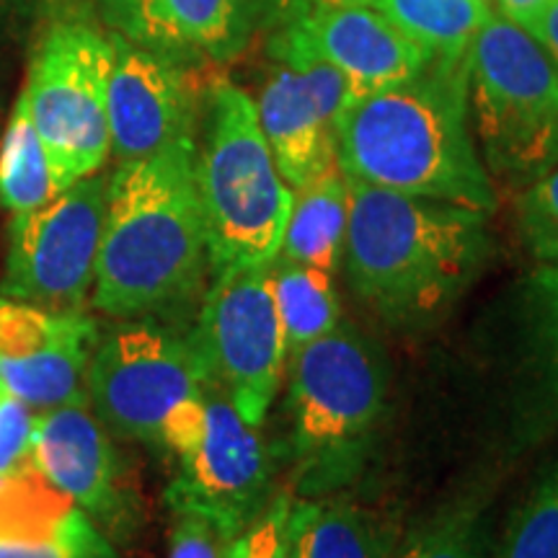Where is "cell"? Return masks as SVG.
Returning <instances> with one entry per match:
<instances>
[{
  "label": "cell",
  "mask_w": 558,
  "mask_h": 558,
  "mask_svg": "<svg viewBox=\"0 0 558 558\" xmlns=\"http://www.w3.org/2000/svg\"><path fill=\"white\" fill-rule=\"evenodd\" d=\"M197 135L109 177L107 215L90 290L94 311L117 320L192 326L209 284L197 177Z\"/></svg>",
  "instance_id": "obj_1"
},
{
  "label": "cell",
  "mask_w": 558,
  "mask_h": 558,
  "mask_svg": "<svg viewBox=\"0 0 558 558\" xmlns=\"http://www.w3.org/2000/svg\"><path fill=\"white\" fill-rule=\"evenodd\" d=\"M347 186L349 288L390 329L439 324L492 259L488 215L349 177Z\"/></svg>",
  "instance_id": "obj_2"
},
{
  "label": "cell",
  "mask_w": 558,
  "mask_h": 558,
  "mask_svg": "<svg viewBox=\"0 0 558 558\" xmlns=\"http://www.w3.org/2000/svg\"><path fill=\"white\" fill-rule=\"evenodd\" d=\"M344 177L492 215L497 192L469 117V58L432 60L414 78L347 104L337 120Z\"/></svg>",
  "instance_id": "obj_3"
},
{
  "label": "cell",
  "mask_w": 558,
  "mask_h": 558,
  "mask_svg": "<svg viewBox=\"0 0 558 558\" xmlns=\"http://www.w3.org/2000/svg\"><path fill=\"white\" fill-rule=\"evenodd\" d=\"M282 463L298 499L344 492L367 469L388 407V362L352 320L288 354Z\"/></svg>",
  "instance_id": "obj_4"
},
{
  "label": "cell",
  "mask_w": 558,
  "mask_h": 558,
  "mask_svg": "<svg viewBox=\"0 0 558 558\" xmlns=\"http://www.w3.org/2000/svg\"><path fill=\"white\" fill-rule=\"evenodd\" d=\"M194 177L209 279L230 269L269 267L282 248L295 194L279 177L256 101L230 81L213 83L205 96Z\"/></svg>",
  "instance_id": "obj_5"
},
{
  "label": "cell",
  "mask_w": 558,
  "mask_h": 558,
  "mask_svg": "<svg viewBox=\"0 0 558 558\" xmlns=\"http://www.w3.org/2000/svg\"><path fill=\"white\" fill-rule=\"evenodd\" d=\"M469 117L488 177L527 186L558 166V70L494 11L469 50Z\"/></svg>",
  "instance_id": "obj_6"
},
{
  "label": "cell",
  "mask_w": 558,
  "mask_h": 558,
  "mask_svg": "<svg viewBox=\"0 0 558 558\" xmlns=\"http://www.w3.org/2000/svg\"><path fill=\"white\" fill-rule=\"evenodd\" d=\"M160 452L177 460L166 505L192 512L220 527L230 541L275 499L282 450L262 427L235 411L220 388L181 401L160 429Z\"/></svg>",
  "instance_id": "obj_7"
},
{
  "label": "cell",
  "mask_w": 558,
  "mask_h": 558,
  "mask_svg": "<svg viewBox=\"0 0 558 558\" xmlns=\"http://www.w3.org/2000/svg\"><path fill=\"white\" fill-rule=\"evenodd\" d=\"M207 386L190 326L130 318L101 331L86 375L88 403L111 435L160 450L166 416Z\"/></svg>",
  "instance_id": "obj_8"
},
{
  "label": "cell",
  "mask_w": 558,
  "mask_h": 558,
  "mask_svg": "<svg viewBox=\"0 0 558 558\" xmlns=\"http://www.w3.org/2000/svg\"><path fill=\"white\" fill-rule=\"evenodd\" d=\"M109 34L83 21H58L34 52L24 90L60 192L101 171L111 156L107 88Z\"/></svg>",
  "instance_id": "obj_9"
},
{
  "label": "cell",
  "mask_w": 558,
  "mask_h": 558,
  "mask_svg": "<svg viewBox=\"0 0 558 558\" xmlns=\"http://www.w3.org/2000/svg\"><path fill=\"white\" fill-rule=\"evenodd\" d=\"M190 333L207 383L220 388L248 424L264 427L288 367L269 267L230 269L209 279Z\"/></svg>",
  "instance_id": "obj_10"
},
{
  "label": "cell",
  "mask_w": 558,
  "mask_h": 558,
  "mask_svg": "<svg viewBox=\"0 0 558 558\" xmlns=\"http://www.w3.org/2000/svg\"><path fill=\"white\" fill-rule=\"evenodd\" d=\"M109 177L70 184L45 207L13 215L0 298L47 311H83L90 303L107 215Z\"/></svg>",
  "instance_id": "obj_11"
},
{
  "label": "cell",
  "mask_w": 558,
  "mask_h": 558,
  "mask_svg": "<svg viewBox=\"0 0 558 558\" xmlns=\"http://www.w3.org/2000/svg\"><path fill=\"white\" fill-rule=\"evenodd\" d=\"M277 65L256 101V114L279 177L292 194L337 169V120L347 107V83L288 29L269 47Z\"/></svg>",
  "instance_id": "obj_12"
},
{
  "label": "cell",
  "mask_w": 558,
  "mask_h": 558,
  "mask_svg": "<svg viewBox=\"0 0 558 558\" xmlns=\"http://www.w3.org/2000/svg\"><path fill=\"white\" fill-rule=\"evenodd\" d=\"M26 460L94 520L107 538L128 541L140 525V499L111 432L90 403L41 411Z\"/></svg>",
  "instance_id": "obj_13"
},
{
  "label": "cell",
  "mask_w": 558,
  "mask_h": 558,
  "mask_svg": "<svg viewBox=\"0 0 558 558\" xmlns=\"http://www.w3.org/2000/svg\"><path fill=\"white\" fill-rule=\"evenodd\" d=\"M99 324L86 311H47L0 298V386L34 414L88 403Z\"/></svg>",
  "instance_id": "obj_14"
},
{
  "label": "cell",
  "mask_w": 558,
  "mask_h": 558,
  "mask_svg": "<svg viewBox=\"0 0 558 558\" xmlns=\"http://www.w3.org/2000/svg\"><path fill=\"white\" fill-rule=\"evenodd\" d=\"M107 117L117 163L148 158L199 128V104L184 62L109 32Z\"/></svg>",
  "instance_id": "obj_15"
},
{
  "label": "cell",
  "mask_w": 558,
  "mask_h": 558,
  "mask_svg": "<svg viewBox=\"0 0 558 558\" xmlns=\"http://www.w3.org/2000/svg\"><path fill=\"white\" fill-rule=\"evenodd\" d=\"M279 29L337 70L347 83V104L414 78L435 60L373 5L313 9Z\"/></svg>",
  "instance_id": "obj_16"
},
{
  "label": "cell",
  "mask_w": 558,
  "mask_h": 558,
  "mask_svg": "<svg viewBox=\"0 0 558 558\" xmlns=\"http://www.w3.org/2000/svg\"><path fill=\"white\" fill-rule=\"evenodd\" d=\"M0 558H120L114 543L29 460L0 473Z\"/></svg>",
  "instance_id": "obj_17"
},
{
  "label": "cell",
  "mask_w": 558,
  "mask_h": 558,
  "mask_svg": "<svg viewBox=\"0 0 558 558\" xmlns=\"http://www.w3.org/2000/svg\"><path fill=\"white\" fill-rule=\"evenodd\" d=\"M298 558H396L399 522L378 507L331 494L298 499L292 509Z\"/></svg>",
  "instance_id": "obj_18"
},
{
  "label": "cell",
  "mask_w": 558,
  "mask_h": 558,
  "mask_svg": "<svg viewBox=\"0 0 558 558\" xmlns=\"http://www.w3.org/2000/svg\"><path fill=\"white\" fill-rule=\"evenodd\" d=\"M522 367L530 422H558V267H538L522 288Z\"/></svg>",
  "instance_id": "obj_19"
},
{
  "label": "cell",
  "mask_w": 558,
  "mask_h": 558,
  "mask_svg": "<svg viewBox=\"0 0 558 558\" xmlns=\"http://www.w3.org/2000/svg\"><path fill=\"white\" fill-rule=\"evenodd\" d=\"M347 228L349 186L337 166L305 190L295 192L279 256L333 277L344 262Z\"/></svg>",
  "instance_id": "obj_20"
},
{
  "label": "cell",
  "mask_w": 558,
  "mask_h": 558,
  "mask_svg": "<svg viewBox=\"0 0 558 558\" xmlns=\"http://www.w3.org/2000/svg\"><path fill=\"white\" fill-rule=\"evenodd\" d=\"M160 21L173 58L230 62L256 29L251 0H160Z\"/></svg>",
  "instance_id": "obj_21"
},
{
  "label": "cell",
  "mask_w": 558,
  "mask_h": 558,
  "mask_svg": "<svg viewBox=\"0 0 558 558\" xmlns=\"http://www.w3.org/2000/svg\"><path fill=\"white\" fill-rule=\"evenodd\" d=\"M60 194L50 156L34 128L24 90L16 96L0 143V207L11 215L45 207Z\"/></svg>",
  "instance_id": "obj_22"
},
{
  "label": "cell",
  "mask_w": 558,
  "mask_h": 558,
  "mask_svg": "<svg viewBox=\"0 0 558 558\" xmlns=\"http://www.w3.org/2000/svg\"><path fill=\"white\" fill-rule=\"evenodd\" d=\"M269 282L288 341V354L326 337L344 320L333 279L326 271L277 256L269 264Z\"/></svg>",
  "instance_id": "obj_23"
},
{
  "label": "cell",
  "mask_w": 558,
  "mask_h": 558,
  "mask_svg": "<svg viewBox=\"0 0 558 558\" xmlns=\"http://www.w3.org/2000/svg\"><path fill=\"white\" fill-rule=\"evenodd\" d=\"M411 41L437 60H465L471 41L492 13L481 0H373Z\"/></svg>",
  "instance_id": "obj_24"
},
{
  "label": "cell",
  "mask_w": 558,
  "mask_h": 558,
  "mask_svg": "<svg viewBox=\"0 0 558 558\" xmlns=\"http://www.w3.org/2000/svg\"><path fill=\"white\" fill-rule=\"evenodd\" d=\"M396 558H494L486 494L473 488L445 501L401 541Z\"/></svg>",
  "instance_id": "obj_25"
},
{
  "label": "cell",
  "mask_w": 558,
  "mask_h": 558,
  "mask_svg": "<svg viewBox=\"0 0 558 558\" xmlns=\"http://www.w3.org/2000/svg\"><path fill=\"white\" fill-rule=\"evenodd\" d=\"M494 558H558V458L512 512Z\"/></svg>",
  "instance_id": "obj_26"
},
{
  "label": "cell",
  "mask_w": 558,
  "mask_h": 558,
  "mask_svg": "<svg viewBox=\"0 0 558 558\" xmlns=\"http://www.w3.org/2000/svg\"><path fill=\"white\" fill-rule=\"evenodd\" d=\"M514 222L527 254L541 267H558V166L520 192Z\"/></svg>",
  "instance_id": "obj_27"
},
{
  "label": "cell",
  "mask_w": 558,
  "mask_h": 558,
  "mask_svg": "<svg viewBox=\"0 0 558 558\" xmlns=\"http://www.w3.org/2000/svg\"><path fill=\"white\" fill-rule=\"evenodd\" d=\"M292 509L295 494L290 488L277 492L259 518L230 541L226 558H298Z\"/></svg>",
  "instance_id": "obj_28"
},
{
  "label": "cell",
  "mask_w": 558,
  "mask_h": 558,
  "mask_svg": "<svg viewBox=\"0 0 558 558\" xmlns=\"http://www.w3.org/2000/svg\"><path fill=\"white\" fill-rule=\"evenodd\" d=\"M96 5L111 32L173 58L160 21V0H96Z\"/></svg>",
  "instance_id": "obj_29"
},
{
  "label": "cell",
  "mask_w": 558,
  "mask_h": 558,
  "mask_svg": "<svg viewBox=\"0 0 558 558\" xmlns=\"http://www.w3.org/2000/svg\"><path fill=\"white\" fill-rule=\"evenodd\" d=\"M230 538L213 522L192 512H173L169 558H226Z\"/></svg>",
  "instance_id": "obj_30"
},
{
  "label": "cell",
  "mask_w": 558,
  "mask_h": 558,
  "mask_svg": "<svg viewBox=\"0 0 558 558\" xmlns=\"http://www.w3.org/2000/svg\"><path fill=\"white\" fill-rule=\"evenodd\" d=\"M37 414L0 386V473L11 471L29 456Z\"/></svg>",
  "instance_id": "obj_31"
},
{
  "label": "cell",
  "mask_w": 558,
  "mask_h": 558,
  "mask_svg": "<svg viewBox=\"0 0 558 558\" xmlns=\"http://www.w3.org/2000/svg\"><path fill=\"white\" fill-rule=\"evenodd\" d=\"M308 0H251L256 26H284L305 11Z\"/></svg>",
  "instance_id": "obj_32"
},
{
  "label": "cell",
  "mask_w": 558,
  "mask_h": 558,
  "mask_svg": "<svg viewBox=\"0 0 558 558\" xmlns=\"http://www.w3.org/2000/svg\"><path fill=\"white\" fill-rule=\"evenodd\" d=\"M548 3L550 0H497V9L499 16H505L507 21H512L514 26L533 34L541 16L546 13Z\"/></svg>",
  "instance_id": "obj_33"
},
{
  "label": "cell",
  "mask_w": 558,
  "mask_h": 558,
  "mask_svg": "<svg viewBox=\"0 0 558 558\" xmlns=\"http://www.w3.org/2000/svg\"><path fill=\"white\" fill-rule=\"evenodd\" d=\"M533 37L546 50V54L558 70V0H550L546 13H543L538 26L533 29Z\"/></svg>",
  "instance_id": "obj_34"
},
{
  "label": "cell",
  "mask_w": 558,
  "mask_h": 558,
  "mask_svg": "<svg viewBox=\"0 0 558 558\" xmlns=\"http://www.w3.org/2000/svg\"><path fill=\"white\" fill-rule=\"evenodd\" d=\"M369 3H373V0H308V3H305V11H313V9H344V5H369ZM303 13H300V16H303Z\"/></svg>",
  "instance_id": "obj_35"
},
{
  "label": "cell",
  "mask_w": 558,
  "mask_h": 558,
  "mask_svg": "<svg viewBox=\"0 0 558 558\" xmlns=\"http://www.w3.org/2000/svg\"><path fill=\"white\" fill-rule=\"evenodd\" d=\"M21 0H0V16H3V13H9L13 5H19Z\"/></svg>",
  "instance_id": "obj_36"
},
{
  "label": "cell",
  "mask_w": 558,
  "mask_h": 558,
  "mask_svg": "<svg viewBox=\"0 0 558 558\" xmlns=\"http://www.w3.org/2000/svg\"><path fill=\"white\" fill-rule=\"evenodd\" d=\"M481 3H492V0H481Z\"/></svg>",
  "instance_id": "obj_37"
}]
</instances>
